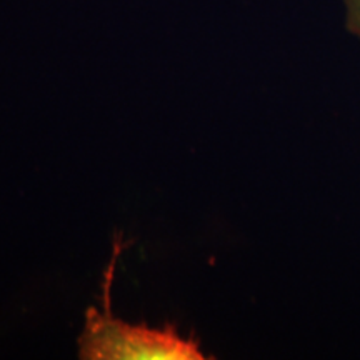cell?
<instances>
[{"instance_id": "1", "label": "cell", "mask_w": 360, "mask_h": 360, "mask_svg": "<svg viewBox=\"0 0 360 360\" xmlns=\"http://www.w3.org/2000/svg\"><path fill=\"white\" fill-rule=\"evenodd\" d=\"M80 357L92 360H193L204 359L195 342L172 328L132 327L96 309L87 312L80 337Z\"/></svg>"}, {"instance_id": "2", "label": "cell", "mask_w": 360, "mask_h": 360, "mask_svg": "<svg viewBox=\"0 0 360 360\" xmlns=\"http://www.w3.org/2000/svg\"><path fill=\"white\" fill-rule=\"evenodd\" d=\"M347 32L360 42V0H342Z\"/></svg>"}]
</instances>
